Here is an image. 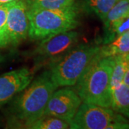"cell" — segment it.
Listing matches in <instances>:
<instances>
[{"mask_svg": "<svg viewBox=\"0 0 129 129\" xmlns=\"http://www.w3.org/2000/svg\"><path fill=\"white\" fill-rule=\"evenodd\" d=\"M69 128L68 122L50 115L42 116L28 127V128L32 129H67Z\"/></svg>", "mask_w": 129, "mask_h": 129, "instance_id": "cell-15", "label": "cell"}, {"mask_svg": "<svg viewBox=\"0 0 129 129\" xmlns=\"http://www.w3.org/2000/svg\"><path fill=\"white\" fill-rule=\"evenodd\" d=\"M123 83H124L125 85L129 86V64L127 66V68L125 70L124 76L123 78Z\"/></svg>", "mask_w": 129, "mask_h": 129, "instance_id": "cell-19", "label": "cell"}, {"mask_svg": "<svg viewBox=\"0 0 129 129\" xmlns=\"http://www.w3.org/2000/svg\"><path fill=\"white\" fill-rule=\"evenodd\" d=\"M101 47L80 45L74 47L52 65L50 76L57 87L73 86L86 70Z\"/></svg>", "mask_w": 129, "mask_h": 129, "instance_id": "cell-4", "label": "cell"}, {"mask_svg": "<svg viewBox=\"0 0 129 129\" xmlns=\"http://www.w3.org/2000/svg\"><path fill=\"white\" fill-rule=\"evenodd\" d=\"M28 9H63L75 5V0H25Z\"/></svg>", "mask_w": 129, "mask_h": 129, "instance_id": "cell-16", "label": "cell"}, {"mask_svg": "<svg viewBox=\"0 0 129 129\" xmlns=\"http://www.w3.org/2000/svg\"><path fill=\"white\" fill-rule=\"evenodd\" d=\"M113 59L102 57L99 52L93 57L86 70L75 85V90L82 101L111 108V79Z\"/></svg>", "mask_w": 129, "mask_h": 129, "instance_id": "cell-1", "label": "cell"}, {"mask_svg": "<svg viewBox=\"0 0 129 129\" xmlns=\"http://www.w3.org/2000/svg\"><path fill=\"white\" fill-rule=\"evenodd\" d=\"M73 129H126L129 123L126 118L111 108L84 103H81L69 123Z\"/></svg>", "mask_w": 129, "mask_h": 129, "instance_id": "cell-5", "label": "cell"}, {"mask_svg": "<svg viewBox=\"0 0 129 129\" xmlns=\"http://www.w3.org/2000/svg\"><path fill=\"white\" fill-rule=\"evenodd\" d=\"M78 14L75 5L63 9H27L28 37L39 40L73 30L79 25Z\"/></svg>", "mask_w": 129, "mask_h": 129, "instance_id": "cell-3", "label": "cell"}, {"mask_svg": "<svg viewBox=\"0 0 129 129\" xmlns=\"http://www.w3.org/2000/svg\"><path fill=\"white\" fill-rule=\"evenodd\" d=\"M3 60H4V57L0 54V63H1Z\"/></svg>", "mask_w": 129, "mask_h": 129, "instance_id": "cell-21", "label": "cell"}, {"mask_svg": "<svg viewBox=\"0 0 129 129\" xmlns=\"http://www.w3.org/2000/svg\"><path fill=\"white\" fill-rule=\"evenodd\" d=\"M118 0H85L81 5L87 12H92L102 21Z\"/></svg>", "mask_w": 129, "mask_h": 129, "instance_id": "cell-12", "label": "cell"}, {"mask_svg": "<svg viewBox=\"0 0 129 129\" xmlns=\"http://www.w3.org/2000/svg\"><path fill=\"white\" fill-rule=\"evenodd\" d=\"M9 3L0 5V48L9 47L7 19Z\"/></svg>", "mask_w": 129, "mask_h": 129, "instance_id": "cell-18", "label": "cell"}, {"mask_svg": "<svg viewBox=\"0 0 129 129\" xmlns=\"http://www.w3.org/2000/svg\"><path fill=\"white\" fill-rule=\"evenodd\" d=\"M76 91L70 88L55 91L47 103L44 115H50L70 123L82 103Z\"/></svg>", "mask_w": 129, "mask_h": 129, "instance_id": "cell-7", "label": "cell"}, {"mask_svg": "<svg viewBox=\"0 0 129 129\" xmlns=\"http://www.w3.org/2000/svg\"><path fill=\"white\" fill-rule=\"evenodd\" d=\"M78 40V32L72 30L44 39L32 52L35 66L55 63L73 48Z\"/></svg>", "mask_w": 129, "mask_h": 129, "instance_id": "cell-6", "label": "cell"}, {"mask_svg": "<svg viewBox=\"0 0 129 129\" xmlns=\"http://www.w3.org/2000/svg\"><path fill=\"white\" fill-rule=\"evenodd\" d=\"M102 57H112L129 54V30L120 35L106 45L100 47Z\"/></svg>", "mask_w": 129, "mask_h": 129, "instance_id": "cell-11", "label": "cell"}, {"mask_svg": "<svg viewBox=\"0 0 129 129\" xmlns=\"http://www.w3.org/2000/svg\"><path fill=\"white\" fill-rule=\"evenodd\" d=\"M12 1H14V0H0V5H4V4H7V3H9V2H11Z\"/></svg>", "mask_w": 129, "mask_h": 129, "instance_id": "cell-20", "label": "cell"}, {"mask_svg": "<svg viewBox=\"0 0 129 129\" xmlns=\"http://www.w3.org/2000/svg\"><path fill=\"white\" fill-rule=\"evenodd\" d=\"M129 30V13L115 20L105 31L103 42L108 44L113 41L115 37Z\"/></svg>", "mask_w": 129, "mask_h": 129, "instance_id": "cell-14", "label": "cell"}, {"mask_svg": "<svg viewBox=\"0 0 129 129\" xmlns=\"http://www.w3.org/2000/svg\"><path fill=\"white\" fill-rule=\"evenodd\" d=\"M129 13V0H118L113 8L108 12L103 21L105 30L111 26L115 20Z\"/></svg>", "mask_w": 129, "mask_h": 129, "instance_id": "cell-17", "label": "cell"}, {"mask_svg": "<svg viewBox=\"0 0 129 129\" xmlns=\"http://www.w3.org/2000/svg\"><path fill=\"white\" fill-rule=\"evenodd\" d=\"M128 61H129V57H128Z\"/></svg>", "mask_w": 129, "mask_h": 129, "instance_id": "cell-22", "label": "cell"}, {"mask_svg": "<svg viewBox=\"0 0 129 129\" xmlns=\"http://www.w3.org/2000/svg\"><path fill=\"white\" fill-rule=\"evenodd\" d=\"M111 108L129 119V86L121 83L111 90Z\"/></svg>", "mask_w": 129, "mask_h": 129, "instance_id": "cell-10", "label": "cell"}, {"mask_svg": "<svg viewBox=\"0 0 129 129\" xmlns=\"http://www.w3.org/2000/svg\"><path fill=\"white\" fill-rule=\"evenodd\" d=\"M128 57L129 54L113 56V63L111 79V90L123 83L125 70L129 64Z\"/></svg>", "mask_w": 129, "mask_h": 129, "instance_id": "cell-13", "label": "cell"}, {"mask_svg": "<svg viewBox=\"0 0 129 129\" xmlns=\"http://www.w3.org/2000/svg\"><path fill=\"white\" fill-rule=\"evenodd\" d=\"M57 86L52 80L50 70H46L29 83L12 103L14 117L28 128L44 115L47 103Z\"/></svg>", "mask_w": 129, "mask_h": 129, "instance_id": "cell-2", "label": "cell"}, {"mask_svg": "<svg viewBox=\"0 0 129 129\" xmlns=\"http://www.w3.org/2000/svg\"><path fill=\"white\" fill-rule=\"evenodd\" d=\"M34 73L26 68L12 70L0 76V108L21 92L32 82Z\"/></svg>", "mask_w": 129, "mask_h": 129, "instance_id": "cell-9", "label": "cell"}, {"mask_svg": "<svg viewBox=\"0 0 129 129\" xmlns=\"http://www.w3.org/2000/svg\"><path fill=\"white\" fill-rule=\"evenodd\" d=\"M27 9L25 0H14L9 2L7 19L9 46H17L28 37Z\"/></svg>", "mask_w": 129, "mask_h": 129, "instance_id": "cell-8", "label": "cell"}]
</instances>
